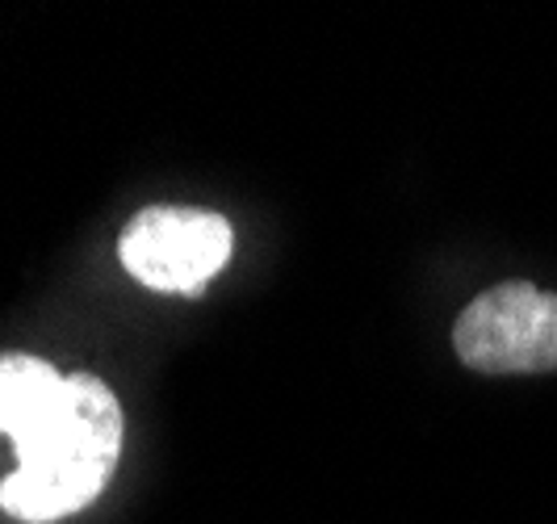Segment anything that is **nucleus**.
Wrapping results in <instances>:
<instances>
[{"instance_id":"1","label":"nucleus","mask_w":557,"mask_h":524,"mask_svg":"<svg viewBox=\"0 0 557 524\" xmlns=\"http://www.w3.org/2000/svg\"><path fill=\"white\" fill-rule=\"evenodd\" d=\"M17 470L0 483V508L26 524H51L106 491L122 453V407L92 374H67L47 415L13 441Z\"/></svg>"},{"instance_id":"2","label":"nucleus","mask_w":557,"mask_h":524,"mask_svg":"<svg viewBox=\"0 0 557 524\" xmlns=\"http://www.w3.org/2000/svg\"><path fill=\"white\" fill-rule=\"evenodd\" d=\"M453 349L478 374L557 369V294L529 281H503L457 315Z\"/></svg>"},{"instance_id":"3","label":"nucleus","mask_w":557,"mask_h":524,"mask_svg":"<svg viewBox=\"0 0 557 524\" xmlns=\"http://www.w3.org/2000/svg\"><path fill=\"white\" fill-rule=\"evenodd\" d=\"M231 222L201 206H147L117 240L126 273L160 294H197L231 260Z\"/></svg>"},{"instance_id":"4","label":"nucleus","mask_w":557,"mask_h":524,"mask_svg":"<svg viewBox=\"0 0 557 524\" xmlns=\"http://www.w3.org/2000/svg\"><path fill=\"white\" fill-rule=\"evenodd\" d=\"M59 390H63V374L55 365L29 353H4L0 357V432L13 441L26 437L59 399Z\"/></svg>"}]
</instances>
